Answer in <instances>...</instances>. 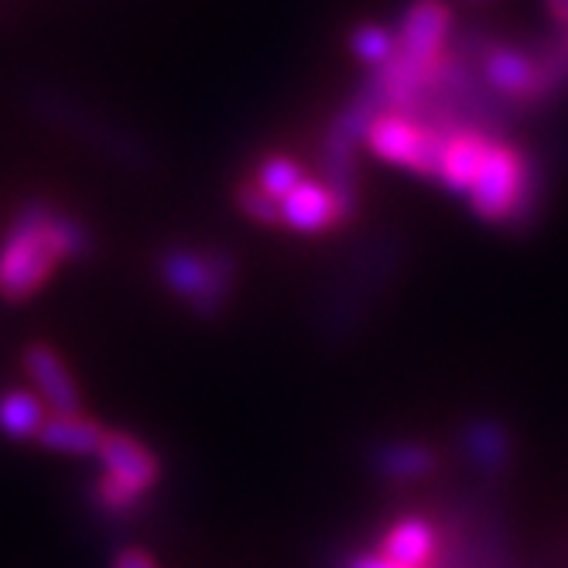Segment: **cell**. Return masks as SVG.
<instances>
[{
	"mask_svg": "<svg viewBox=\"0 0 568 568\" xmlns=\"http://www.w3.org/2000/svg\"><path fill=\"white\" fill-rule=\"evenodd\" d=\"M97 254L93 226L49 195H28L0 230V302H31L65 264Z\"/></svg>",
	"mask_w": 568,
	"mask_h": 568,
	"instance_id": "6da1fadb",
	"label": "cell"
},
{
	"mask_svg": "<svg viewBox=\"0 0 568 568\" xmlns=\"http://www.w3.org/2000/svg\"><path fill=\"white\" fill-rule=\"evenodd\" d=\"M151 271L161 292L199 322H220L236 298L240 257L223 243H161Z\"/></svg>",
	"mask_w": 568,
	"mask_h": 568,
	"instance_id": "7a4b0ae2",
	"label": "cell"
},
{
	"mask_svg": "<svg viewBox=\"0 0 568 568\" xmlns=\"http://www.w3.org/2000/svg\"><path fill=\"white\" fill-rule=\"evenodd\" d=\"M397 271V240L374 236L333 274L329 288L318 295L315 329L326 343L353 339L356 329L371 318L374 305L387 292V277Z\"/></svg>",
	"mask_w": 568,
	"mask_h": 568,
	"instance_id": "3957f363",
	"label": "cell"
},
{
	"mask_svg": "<svg viewBox=\"0 0 568 568\" xmlns=\"http://www.w3.org/2000/svg\"><path fill=\"white\" fill-rule=\"evenodd\" d=\"M28 106L38 120H45L49 128H59L62 134H72L83 144H90L97 154L116 161V165H128L134 172L148 169L154 161V151L128 128H120L116 120L93 113L83 106L75 97L55 90V87H31Z\"/></svg>",
	"mask_w": 568,
	"mask_h": 568,
	"instance_id": "277c9868",
	"label": "cell"
},
{
	"mask_svg": "<svg viewBox=\"0 0 568 568\" xmlns=\"http://www.w3.org/2000/svg\"><path fill=\"white\" fill-rule=\"evenodd\" d=\"M445 141H449V134L435 131L422 116L387 110L371 124L363 148L390 169H400L425 182H438Z\"/></svg>",
	"mask_w": 568,
	"mask_h": 568,
	"instance_id": "5b68a950",
	"label": "cell"
},
{
	"mask_svg": "<svg viewBox=\"0 0 568 568\" xmlns=\"http://www.w3.org/2000/svg\"><path fill=\"white\" fill-rule=\"evenodd\" d=\"M531 161H535V151H527L524 144H517L510 138H497L490 158L483 161L473 189L466 192L469 213L486 226L507 230L517 202H520L527 172H531Z\"/></svg>",
	"mask_w": 568,
	"mask_h": 568,
	"instance_id": "8992f818",
	"label": "cell"
},
{
	"mask_svg": "<svg viewBox=\"0 0 568 568\" xmlns=\"http://www.w3.org/2000/svg\"><path fill=\"white\" fill-rule=\"evenodd\" d=\"M479 79L494 97L510 103L520 116L527 110H541V69H538V49H527L517 42L486 34L479 49Z\"/></svg>",
	"mask_w": 568,
	"mask_h": 568,
	"instance_id": "52a82bcc",
	"label": "cell"
},
{
	"mask_svg": "<svg viewBox=\"0 0 568 568\" xmlns=\"http://www.w3.org/2000/svg\"><path fill=\"white\" fill-rule=\"evenodd\" d=\"M359 216V199L336 192L318 175H308L295 192L281 199V230L298 236H329Z\"/></svg>",
	"mask_w": 568,
	"mask_h": 568,
	"instance_id": "ba28073f",
	"label": "cell"
},
{
	"mask_svg": "<svg viewBox=\"0 0 568 568\" xmlns=\"http://www.w3.org/2000/svg\"><path fill=\"white\" fill-rule=\"evenodd\" d=\"M21 371H24L31 390L45 400V408L52 415H79L83 412V390H79V381L52 343L31 339L21 349Z\"/></svg>",
	"mask_w": 568,
	"mask_h": 568,
	"instance_id": "9c48e42d",
	"label": "cell"
},
{
	"mask_svg": "<svg viewBox=\"0 0 568 568\" xmlns=\"http://www.w3.org/2000/svg\"><path fill=\"white\" fill-rule=\"evenodd\" d=\"M97 459H100V476H110L113 483L128 486V490L141 497H148L161 483V476H165V466H161L151 445L124 428H106Z\"/></svg>",
	"mask_w": 568,
	"mask_h": 568,
	"instance_id": "30bf717a",
	"label": "cell"
},
{
	"mask_svg": "<svg viewBox=\"0 0 568 568\" xmlns=\"http://www.w3.org/2000/svg\"><path fill=\"white\" fill-rule=\"evenodd\" d=\"M456 445H459L466 466L473 473H479L483 479L507 476L517 459V438L507 428V422H500L497 415H469L459 425Z\"/></svg>",
	"mask_w": 568,
	"mask_h": 568,
	"instance_id": "8fae6325",
	"label": "cell"
},
{
	"mask_svg": "<svg viewBox=\"0 0 568 568\" xmlns=\"http://www.w3.org/2000/svg\"><path fill=\"white\" fill-rule=\"evenodd\" d=\"M367 463L377 479L394 486H412L432 479L442 466V456L425 438H381L371 445Z\"/></svg>",
	"mask_w": 568,
	"mask_h": 568,
	"instance_id": "7c38bea8",
	"label": "cell"
},
{
	"mask_svg": "<svg viewBox=\"0 0 568 568\" xmlns=\"http://www.w3.org/2000/svg\"><path fill=\"white\" fill-rule=\"evenodd\" d=\"M497 138L507 134H490L483 128H463L456 134H449L442 151V169H438V185L453 195H466L483 169V161L490 158Z\"/></svg>",
	"mask_w": 568,
	"mask_h": 568,
	"instance_id": "4fadbf2b",
	"label": "cell"
},
{
	"mask_svg": "<svg viewBox=\"0 0 568 568\" xmlns=\"http://www.w3.org/2000/svg\"><path fill=\"white\" fill-rule=\"evenodd\" d=\"M438 551V527L422 514L397 517L381 535V555L404 568H428Z\"/></svg>",
	"mask_w": 568,
	"mask_h": 568,
	"instance_id": "5bb4252c",
	"label": "cell"
},
{
	"mask_svg": "<svg viewBox=\"0 0 568 568\" xmlns=\"http://www.w3.org/2000/svg\"><path fill=\"white\" fill-rule=\"evenodd\" d=\"M103 435H106V428L83 412L79 415H49L42 432H38V438H34V445H42L45 453H55V456L87 459V456L100 453Z\"/></svg>",
	"mask_w": 568,
	"mask_h": 568,
	"instance_id": "9a60e30c",
	"label": "cell"
},
{
	"mask_svg": "<svg viewBox=\"0 0 568 568\" xmlns=\"http://www.w3.org/2000/svg\"><path fill=\"white\" fill-rule=\"evenodd\" d=\"M49 418L45 400L31 387H8L0 390V435L8 442H34Z\"/></svg>",
	"mask_w": 568,
	"mask_h": 568,
	"instance_id": "2e32d148",
	"label": "cell"
},
{
	"mask_svg": "<svg viewBox=\"0 0 568 568\" xmlns=\"http://www.w3.org/2000/svg\"><path fill=\"white\" fill-rule=\"evenodd\" d=\"M247 179L264 192L271 195L274 202H281L288 192H295L305 179H308V169H305V161H298L295 154L288 151H264L257 161H254V169L247 172Z\"/></svg>",
	"mask_w": 568,
	"mask_h": 568,
	"instance_id": "e0dca14e",
	"label": "cell"
},
{
	"mask_svg": "<svg viewBox=\"0 0 568 568\" xmlns=\"http://www.w3.org/2000/svg\"><path fill=\"white\" fill-rule=\"evenodd\" d=\"M349 45V55L367 65V72H377L384 69L394 55H397V34L390 24H381V21H363L349 31L346 38Z\"/></svg>",
	"mask_w": 568,
	"mask_h": 568,
	"instance_id": "ac0fdd59",
	"label": "cell"
},
{
	"mask_svg": "<svg viewBox=\"0 0 568 568\" xmlns=\"http://www.w3.org/2000/svg\"><path fill=\"white\" fill-rule=\"evenodd\" d=\"M538 69H541V106H551L568 93V24L555 28L548 42H538Z\"/></svg>",
	"mask_w": 568,
	"mask_h": 568,
	"instance_id": "d6986e66",
	"label": "cell"
},
{
	"mask_svg": "<svg viewBox=\"0 0 568 568\" xmlns=\"http://www.w3.org/2000/svg\"><path fill=\"white\" fill-rule=\"evenodd\" d=\"M233 206L243 220H251L261 230H281V202L264 195L247 175L233 185Z\"/></svg>",
	"mask_w": 568,
	"mask_h": 568,
	"instance_id": "ffe728a7",
	"label": "cell"
},
{
	"mask_svg": "<svg viewBox=\"0 0 568 568\" xmlns=\"http://www.w3.org/2000/svg\"><path fill=\"white\" fill-rule=\"evenodd\" d=\"M90 497H93V504H97L103 514H110V517H131V514L144 504L141 494H134V490H128V486L113 483L110 476H97V479H93Z\"/></svg>",
	"mask_w": 568,
	"mask_h": 568,
	"instance_id": "44dd1931",
	"label": "cell"
},
{
	"mask_svg": "<svg viewBox=\"0 0 568 568\" xmlns=\"http://www.w3.org/2000/svg\"><path fill=\"white\" fill-rule=\"evenodd\" d=\"M110 568H161L144 548H134V545H128V548H120L116 555H113V561H110Z\"/></svg>",
	"mask_w": 568,
	"mask_h": 568,
	"instance_id": "7402d4cb",
	"label": "cell"
},
{
	"mask_svg": "<svg viewBox=\"0 0 568 568\" xmlns=\"http://www.w3.org/2000/svg\"><path fill=\"white\" fill-rule=\"evenodd\" d=\"M343 568H404V565H397V561L384 558L381 551H377V555L359 551V555H349V558L343 561Z\"/></svg>",
	"mask_w": 568,
	"mask_h": 568,
	"instance_id": "603a6c76",
	"label": "cell"
},
{
	"mask_svg": "<svg viewBox=\"0 0 568 568\" xmlns=\"http://www.w3.org/2000/svg\"><path fill=\"white\" fill-rule=\"evenodd\" d=\"M545 11H548V21L555 28H565L568 24V0H545Z\"/></svg>",
	"mask_w": 568,
	"mask_h": 568,
	"instance_id": "cb8c5ba5",
	"label": "cell"
}]
</instances>
